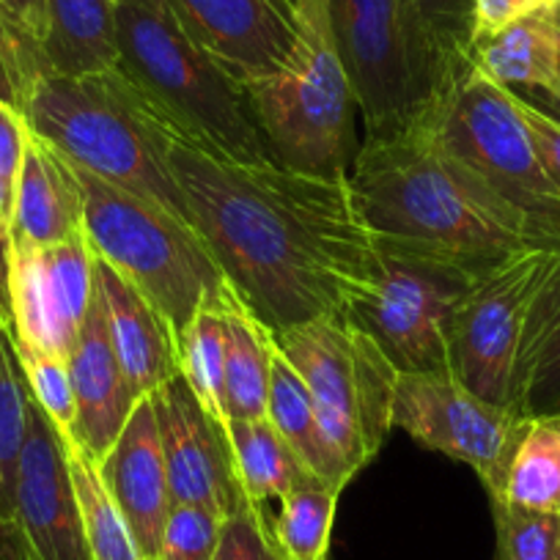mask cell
Masks as SVG:
<instances>
[{
    "label": "cell",
    "instance_id": "cell-1",
    "mask_svg": "<svg viewBox=\"0 0 560 560\" xmlns=\"http://www.w3.org/2000/svg\"><path fill=\"white\" fill-rule=\"evenodd\" d=\"M171 171L192 225L245 308L283 332L347 314L380 275L349 174L322 176L203 152L171 127Z\"/></svg>",
    "mask_w": 560,
    "mask_h": 560
},
{
    "label": "cell",
    "instance_id": "cell-2",
    "mask_svg": "<svg viewBox=\"0 0 560 560\" xmlns=\"http://www.w3.org/2000/svg\"><path fill=\"white\" fill-rule=\"evenodd\" d=\"M349 187L374 234L423 242L478 269L541 247L520 214L440 143L429 116H418L401 132L365 138Z\"/></svg>",
    "mask_w": 560,
    "mask_h": 560
},
{
    "label": "cell",
    "instance_id": "cell-3",
    "mask_svg": "<svg viewBox=\"0 0 560 560\" xmlns=\"http://www.w3.org/2000/svg\"><path fill=\"white\" fill-rule=\"evenodd\" d=\"M23 116L72 165L192 225L171 171V121L118 67L85 78L42 74Z\"/></svg>",
    "mask_w": 560,
    "mask_h": 560
},
{
    "label": "cell",
    "instance_id": "cell-4",
    "mask_svg": "<svg viewBox=\"0 0 560 560\" xmlns=\"http://www.w3.org/2000/svg\"><path fill=\"white\" fill-rule=\"evenodd\" d=\"M118 69L203 152L236 163H269L245 89L196 45L165 0H121L116 7Z\"/></svg>",
    "mask_w": 560,
    "mask_h": 560
},
{
    "label": "cell",
    "instance_id": "cell-5",
    "mask_svg": "<svg viewBox=\"0 0 560 560\" xmlns=\"http://www.w3.org/2000/svg\"><path fill=\"white\" fill-rule=\"evenodd\" d=\"M83 192V236L96 258L127 278L179 338L207 305L236 292L192 225L72 165Z\"/></svg>",
    "mask_w": 560,
    "mask_h": 560
},
{
    "label": "cell",
    "instance_id": "cell-6",
    "mask_svg": "<svg viewBox=\"0 0 560 560\" xmlns=\"http://www.w3.org/2000/svg\"><path fill=\"white\" fill-rule=\"evenodd\" d=\"M308 385L319 432L343 489L376 459L393 429L398 371L380 343L341 316L272 336Z\"/></svg>",
    "mask_w": 560,
    "mask_h": 560
},
{
    "label": "cell",
    "instance_id": "cell-7",
    "mask_svg": "<svg viewBox=\"0 0 560 560\" xmlns=\"http://www.w3.org/2000/svg\"><path fill=\"white\" fill-rule=\"evenodd\" d=\"M300 45L292 63L245 85L269 152L280 165L322 176L349 174L358 107L332 39L327 0H294Z\"/></svg>",
    "mask_w": 560,
    "mask_h": 560
},
{
    "label": "cell",
    "instance_id": "cell-8",
    "mask_svg": "<svg viewBox=\"0 0 560 560\" xmlns=\"http://www.w3.org/2000/svg\"><path fill=\"white\" fill-rule=\"evenodd\" d=\"M374 242L376 283L343 319L374 338L398 374H451V322L489 269L401 236L374 234Z\"/></svg>",
    "mask_w": 560,
    "mask_h": 560
},
{
    "label": "cell",
    "instance_id": "cell-9",
    "mask_svg": "<svg viewBox=\"0 0 560 560\" xmlns=\"http://www.w3.org/2000/svg\"><path fill=\"white\" fill-rule=\"evenodd\" d=\"M440 143L511 212L538 245L560 253V190L538 160L516 110V94L470 72L465 83L429 107Z\"/></svg>",
    "mask_w": 560,
    "mask_h": 560
},
{
    "label": "cell",
    "instance_id": "cell-10",
    "mask_svg": "<svg viewBox=\"0 0 560 560\" xmlns=\"http://www.w3.org/2000/svg\"><path fill=\"white\" fill-rule=\"evenodd\" d=\"M327 14L365 138L401 132L434 105L404 0H327Z\"/></svg>",
    "mask_w": 560,
    "mask_h": 560
},
{
    "label": "cell",
    "instance_id": "cell-11",
    "mask_svg": "<svg viewBox=\"0 0 560 560\" xmlns=\"http://www.w3.org/2000/svg\"><path fill=\"white\" fill-rule=\"evenodd\" d=\"M560 261L555 250H525L472 283L451 322V374L483 401L511 409L516 352L533 300Z\"/></svg>",
    "mask_w": 560,
    "mask_h": 560
},
{
    "label": "cell",
    "instance_id": "cell-12",
    "mask_svg": "<svg viewBox=\"0 0 560 560\" xmlns=\"http://www.w3.org/2000/svg\"><path fill=\"white\" fill-rule=\"evenodd\" d=\"M530 420L483 401L454 374H398L393 429L423 448L462 462L481 478L489 500H503L511 459Z\"/></svg>",
    "mask_w": 560,
    "mask_h": 560
},
{
    "label": "cell",
    "instance_id": "cell-13",
    "mask_svg": "<svg viewBox=\"0 0 560 560\" xmlns=\"http://www.w3.org/2000/svg\"><path fill=\"white\" fill-rule=\"evenodd\" d=\"M0 560H91L67 445L34 398H28L12 520L0 527Z\"/></svg>",
    "mask_w": 560,
    "mask_h": 560
},
{
    "label": "cell",
    "instance_id": "cell-14",
    "mask_svg": "<svg viewBox=\"0 0 560 560\" xmlns=\"http://www.w3.org/2000/svg\"><path fill=\"white\" fill-rule=\"evenodd\" d=\"M94 294V253L85 236L50 247L9 240L7 327L14 343L69 358Z\"/></svg>",
    "mask_w": 560,
    "mask_h": 560
},
{
    "label": "cell",
    "instance_id": "cell-15",
    "mask_svg": "<svg viewBox=\"0 0 560 560\" xmlns=\"http://www.w3.org/2000/svg\"><path fill=\"white\" fill-rule=\"evenodd\" d=\"M185 34L236 83L269 78L292 63L300 45L292 0H165Z\"/></svg>",
    "mask_w": 560,
    "mask_h": 560
},
{
    "label": "cell",
    "instance_id": "cell-16",
    "mask_svg": "<svg viewBox=\"0 0 560 560\" xmlns=\"http://www.w3.org/2000/svg\"><path fill=\"white\" fill-rule=\"evenodd\" d=\"M149 398L158 415L174 503L203 505L225 520L250 505L236 483L225 438L192 396L185 376L176 374Z\"/></svg>",
    "mask_w": 560,
    "mask_h": 560
},
{
    "label": "cell",
    "instance_id": "cell-17",
    "mask_svg": "<svg viewBox=\"0 0 560 560\" xmlns=\"http://www.w3.org/2000/svg\"><path fill=\"white\" fill-rule=\"evenodd\" d=\"M102 481L121 509L140 555L158 560L165 520L174 505L152 398H140L127 427L100 462Z\"/></svg>",
    "mask_w": 560,
    "mask_h": 560
},
{
    "label": "cell",
    "instance_id": "cell-18",
    "mask_svg": "<svg viewBox=\"0 0 560 560\" xmlns=\"http://www.w3.org/2000/svg\"><path fill=\"white\" fill-rule=\"evenodd\" d=\"M69 369L78 401V445L100 465L127 427L135 404L140 401L113 349L107 308L100 289L80 327L78 343L69 354Z\"/></svg>",
    "mask_w": 560,
    "mask_h": 560
},
{
    "label": "cell",
    "instance_id": "cell-19",
    "mask_svg": "<svg viewBox=\"0 0 560 560\" xmlns=\"http://www.w3.org/2000/svg\"><path fill=\"white\" fill-rule=\"evenodd\" d=\"M94 280L107 308L113 349L138 398H149L179 374V338L127 278L94 256Z\"/></svg>",
    "mask_w": 560,
    "mask_h": 560
},
{
    "label": "cell",
    "instance_id": "cell-20",
    "mask_svg": "<svg viewBox=\"0 0 560 560\" xmlns=\"http://www.w3.org/2000/svg\"><path fill=\"white\" fill-rule=\"evenodd\" d=\"M78 236H83V192L72 163L28 129L9 240L50 247Z\"/></svg>",
    "mask_w": 560,
    "mask_h": 560
},
{
    "label": "cell",
    "instance_id": "cell-21",
    "mask_svg": "<svg viewBox=\"0 0 560 560\" xmlns=\"http://www.w3.org/2000/svg\"><path fill=\"white\" fill-rule=\"evenodd\" d=\"M558 9L527 14L498 34L472 42V72L509 91H547L558 102Z\"/></svg>",
    "mask_w": 560,
    "mask_h": 560
},
{
    "label": "cell",
    "instance_id": "cell-22",
    "mask_svg": "<svg viewBox=\"0 0 560 560\" xmlns=\"http://www.w3.org/2000/svg\"><path fill=\"white\" fill-rule=\"evenodd\" d=\"M116 0H47L42 61L47 74L85 78L118 67Z\"/></svg>",
    "mask_w": 560,
    "mask_h": 560
},
{
    "label": "cell",
    "instance_id": "cell-23",
    "mask_svg": "<svg viewBox=\"0 0 560 560\" xmlns=\"http://www.w3.org/2000/svg\"><path fill=\"white\" fill-rule=\"evenodd\" d=\"M511 409L527 420L560 418V261L527 314L511 382Z\"/></svg>",
    "mask_w": 560,
    "mask_h": 560
},
{
    "label": "cell",
    "instance_id": "cell-24",
    "mask_svg": "<svg viewBox=\"0 0 560 560\" xmlns=\"http://www.w3.org/2000/svg\"><path fill=\"white\" fill-rule=\"evenodd\" d=\"M404 12L423 61L434 105H440L472 72L476 0H404Z\"/></svg>",
    "mask_w": 560,
    "mask_h": 560
},
{
    "label": "cell",
    "instance_id": "cell-25",
    "mask_svg": "<svg viewBox=\"0 0 560 560\" xmlns=\"http://www.w3.org/2000/svg\"><path fill=\"white\" fill-rule=\"evenodd\" d=\"M225 409L231 420L267 418L272 332L240 298L225 305Z\"/></svg>",
    "mask_w": 560,
    "mask_h": 560
},
{
    "label": "cell",
    "instance_id": "cell-26",
    "mask_svg": "<svg viewBox=\"0 0 560 560\" xmlns=\"http://www.w3.org/2000/svg\"><path fill=\"white\" fill-rule=\"evenodd\" d=\"M225 445L242 498L253 509H264L267 500H280L311 478L267 418L231 420Z\"/></svg>",
    "mask_w": 560,
    "mask_h": 560
},
{
    "label": "cell",
    "instance_id": "cell-27",
    "mask_svg": "<svg viewBox=\"0 0 560 560\" xmlns=\"http://www.w3.org/2000/svg\"><path fill=\"white\" fill-rule=\"evenodd\" d=\"M267 420L280 434V440L289 445L294 459L300 462L305 472L327 487H343L338 483L336 467H332L330 454H327L325 438L319 432L314 401H311L308 385L289 363L280 349L272 352V376H269V398H267Z\"/></svg>",
    "mask_w": 560,
    "mask_h": 560
},
{
    "label": "cell",
    "instance_id": "cell-28",
    "mask_svg": "<svg viewBox=\"0 0 560 560\" xmlns=\"http://www.w3.org/2000/svg\"><path fill=\"white\" fill-rule=\"evenodd\" d=\"M225 308L207 305L198 311L179 336V374L190 385L203 412L214 420L220 434H229L225 409Z\"/></svg>",
    "mask_w": 560,
    "mask_h": 560
},
{
    "label": "cell",
    "instance_id": "cell-29",
    "mask_svg": "<svg viewBox=\"0 0 560 560\" xmlns=\"http://www.w3.org/2000/svg\"><path fill=\"white\" fill-rule=\"evenodd\" d=\"M67 456L91 560H147L121 509L102 481L100 465L80 445H67Z\"/></svg>",
    "mask_w": 560,
    "mask_h": 560
},
{
    "label": "cell",
    "instance_id": "cell-30",
    "mask_svg": "<svg viewBox=\"0 0 560 560\" xmlns=\"http://www.w3.org/2000/svg\"><path fill=\"white\" fill-rule=\"evenodd\" d=\"M503 503L560 514V418L530 420L505 478Z\"/></svg>",
    "mask_w": 560,
    "mask_h": 560
},
{
    "label": "cell",
    "instance_id": "cell-31",
    "mask_svg": "<svg viewBox=\"0 0 560 560\" xmlns=\"http://www.w3.org/2000/svg\"><path fill=\"white\" fill-rule=\"evenodd\" d=\"M341 489L327 487L316 478L280 498L278 520L272 522V538L283 560H330L332 522Z\"/></svg>",
    "mask_w": 560,
    "mask_h": 560
},
{
    "label": "cell",
    "instance_id": "cell-32",
    "mask_svg": "<svg viewBox=\"0 0 560 560\" xmlns=\"http://www.w3.org/2000/svg\"><path fill=\"white\" fill-rule=\"evenodd\" d=\"M28 385L9 341V327L0 319V527L12 520L14 481L28 429Z\"/></svg>",
    "mask_w": 560,
    "mask_h": 560
},
{
    "label": "cell",
    "instance_id": "cell-33",
    "mask_svg": "<svg viewBox=\"0 0 560 560\" xmlns=\"http://www.w3.org/2000/svg\"><path fill=\"white\" fill-rule=\"evenodd\" d=\"M12 341V338H9ZM14 358L25 376L31 398L42 407V412L50 418L67 445H78V401H74L72 369L69 358L58 354L36 352V349L20 347L12 341Z\"/></svg>",
    "mask_w": 560,
    "mask_h": 560
},
{
    "label": "cell",
    "instance_id": "cell-34",
    "mask_svg": "<svg viewBox=\"0 0 560 560\" xmlns=\"http://www.w3.org/2000/svg\"><path fill=\"white\" fill-rule=\"evenodd\" d=\"M494 560H560V514L494 500Z\"/></svg>",
    "mask_w": 560,
    "mask_h": 560
},
{
    "label": "cell",
    "instance_id": "cell-35",
    "mask_svg": "<svg viewBox=\"0 0 560 560\" xmlns=\"http://www.w3.org/2000/svg\"><path fill=\"white\" fill-rule=\"evenodd\" d=\"M225 516L203 505L174 503L160 538L158 560H212L223 536Z\"/></svg>",
    "mask_w": 560,
    "mask_h": 560
},
{
    "label": "cell",
    "instance_id": "cell-36",
    "mask_svg": "<svg viewBox=\"0 0 560 560\" xmlns=\"http://www.w3.org/2000/svg\"><path fill=\"white\" fill-rule=\"evenodd\" d=\"M45 72L42 50L0 12V100L23 113L31 89Z\"/></svg>",
    "mask_w": 560,
    "mask_h": 560
},
{
    "label": "cell",
    "instance_id": "cell-37",
    "mask_svg": "<svg viewBox=\"0 0 560 560\" xmlns=\"http://www.w3.org/2000/svg\"><path fill=\"white\" fill-rule=\"evenodd\" d=\"M212 560H283L264 509L245 505L231 514L223 522V536Z\"/></svg>",
    "mask_w": 560,
    "mask_h": 560
},
{
    "label": "cell",
    "instance_id": "cell-38",
    "mask_svg": "<svg viewBox=\"0 0 560 560\" xmlns=\"http://www.w3.org/2000/svg\"><path fill=\"white\" fill-rule=\"evenodd\" d=\"M25 143H28V124L20 110L0 100V201L9 218L14 212V192H18L20 168H23Z\"/></svg>",
    "mask_w": 560,
    "mask_h": 560
},
{
    "label": "cell",
    "instance_id": "cell-39",
    "mask_svg": "<svg viewBox=\"0 0 560 560\" xmlns=\"http://www.w3.org/2000/svg\"><path fill=\"white\" fill-rule=\"evenodd\" d=\"M516 110H520L522 121H525L527 132H530L533 147H536L544 171H547L549 179L560 190V121L555 116H549V113H544L541 107L533 105V102L522 100L520 94H516Z\"/></svg>",
    "mask_w": 560,
    "mask_h": 560
},
{
    "label": "cell",
    "instance_id": "cell-40",
    "mask_svg": "<svg viewBox=\"0 0 560 560\" xmlns=\"http://www.w3.org/2000/svg\"><path fill=\"white\" fill-rule=\"evenodd\" d=\"M560 7V0H476V34L472 42L503 31L516 20L536 14L541 9Z\"/></svg>",
    "mask_w": 560,
    "mask_h": 560
},
{
    "label": "cell",
    "instance_id": "cell-41",
    "mask_svg": "<svg viewBox=\"0 0 560 560\" xmlns=\"http://www.w3.org/2000/svg\"><path fill=\"white\" fill-rule=\"evenodd\" d=\"M0 12L36 45H42L47 25V0H0Z\"/></svg>",
    "mask_w": 560,
    "mask_h": 560
},
{
    "label": "cell",
    "instance_id": "cell-42",
    "mask_svg": "<svg viewBox=\"0 0 560 560\" xmlns=\"http://www.w3.org/2000/svg\"><path fill=\"white\" fill-rule=\"evenodd\" d=\"M0 319L9 325V300H7V272L0 267Z\"/></svg>",
    "mask_w": 560,
    "mask_h": 560
},
{
    "label": "cell",
    "instance_id": "cell-43",
    "mask_svg": "<svg viewBox=\"0 0 560 560\" xmlns=\"http://www.w3.org/2000/svg\"><path fill=\"white\" fill-rule=\"evenodd\" d=\"M558 25H560V9H558ZM558 105H560V47H558Z\"/></svg>",
    "mask_w": 560,
    "mask_h": 560
},
{
    "label": "cell",
    "instance_id": "cell-44",
    "mask_svg": "<svg viewBox=\"0 0 560 560\" xmlns=\"http://www.w3.org/2000/svg\"><path fill=\"white\" fill-rule=\"evenodd\" d=\"M116 3H121V0H116Z\"/></svg>",
    "mask_w": 560,
    "mask_h": 560
},
{
    "label": "cell",
    "instance_id": "cell-45",
    "mask_svg": "<svg viewBox=\"0 0 560 560\" xmlns=\"http://www.w3.org/2000/svg\"><path fill=\"white\" fill-rule=\"evenodd\" d=\"M292 7H294V0H292Z\"/></svg>",
    "mask_w": 560,
    "mask_h": 560
}]
</instances>
